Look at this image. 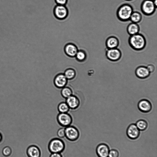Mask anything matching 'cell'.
Listing matches in <instances>:
<instances>
[{"label":"cell","mask_w":157,"mask_h":157,"mask_svg":"<svg viewBox=\"0 0 157 157\" xmlns=\"http://www.w3.org/2000/svg\"><path fill=\"white\" fill-rule=\"evenodd\" d=\"M154 3L155 5L157 7V0H153Z\"/></svg>","instance_id":"4dcf8cb0"},{"label":"cell","mask_w":157,"mask_h":157,"mask_svg":"<svg viewBox=\"0 0 157 157\" xmlns=\"http://www.w3.org/2000/svg\"><path fill=\"white\" fill-rule=\"evenodd\" d=\"M53 13L57 19L63 20L67 17L68 11L65 6L57 5L54 8Z\"/></svg>","instance_id":"8992f818"},{"label":"cell","mask_w":157,"mask_h":157,"mask_svg":"<svg viewBox=\"0 0 157 157\" xmlns=\"http://www.w3.org/2000/svg\"><path fill=\"white\" fill-rule=\"evenodd\" d=\"M133 8L130 4L124 3L120 5L117 9L116 15L121 21L126 22L129 21L133 12Z\"/></svg>","instance_id":"7a4b0ae2"},{"label":"cell","mask_w":157,"mask_h":157,"mask_svg":"<svg viewBox=\"0 0 157 157\" xmlns=\"http://www.w3.org/2000/svg\"><path fill=\"white\" fill-rule=\"evenodd\" d=\"M28 157H40L41 152L39 147L34 145L29 146L26 151Z\"/></svg>","instance_id":"2e32d148"},{"label":"cell","mask_w":157,"mask_h":157,"mask_svg":"<svg viewBox=\"0 0 157 157\" xmlns=\"http://www.w3.org/2000/svg\"><path fill=\"white\" fill-rule=\"evenodd\" d=\"M63 74L68 80H71L75 78L76 72L74 69L69 68L65 71Z\"/></svg>","instance_id":"ffe728a7"},{"label":"cell","mask_w":157,"mask_h":157,"mask_svg":"<svg viewBox=\"0 0 157 157\" xmlns=\"http://www.w3.org/2000/svg\"><path fill=\"white\" fill-rule=\"evenodd\" d=\"M109 151L108 146L103 143L99 144L96 149V153L98 157H108Z\"/></svg>","instance_id":"4fadbf2b"},{"label":"cell","mask_w":157,"mask_h":157,"mask_svg":"<svg viewBox=\"0 0 157 157\" xmlns=\"http://www.w3.org/2000/svg\"><path fill=\"white\" fill-rule=\"evenodd\" d=\"M119 154L118 151L114 149L109 151L108 157H118Z\"/></svg>","instance_id":"484cf974"},{"label":"cell","mask_w":157,"mask_h":157,"mask_svg":"<svg viewBox=\"0 0 157 157\" xmlns=\"http://www.w3.org/2000/svg\"><path fill=\"white\" fill-rule=\"evenodd\" d=\"M72 91L71 89L67 86H65L62 88L61 94L64 98H67L72 95Z\"/></svg>","instance_id":"44dd1931"},{"label":"cell","mask_w":157,"mask_h":157,"mask_svg":"<svg viewBox=\"0 0 157 157\" xmlns=\"http://www.w3.org/2000/svg\"><path fill=\"white\" fill-rule=\"evenodd\" d=\"M135 74L138 78L141 79H144L149 76L150 73L146 67L140 66L136 69Z\"/></svg>","instance_id":"e0dca14e"},{"label":"cell","mask_w":157,"mask_h":157,"mask_svg":"<svg viewBox=\"0 0 157 157\" xmlns=\"http://www.w3.org/2000/svg\"><path fill=\"white\" fill-rule=\"evenodd\" d=\"M66 102L70 109H75L77 108L80 105V101L76 96L72 95L66 98Z\"/></svg>","instance_id":"5bb4252c"},{"label":"cell","mask_w":157,"mask_h":157,"mask_svg":"<svg viewBox=\"0 0 157 157\" xmlns=\"http://www.w3.org/2000/svg\"><path fill=\"white\" fill-rule=\"evenodd\" d=\"M128 43L132 49L135 51H140L145 48L146 41L143 35L138 33L130 36L128 39Z\"/></svg>","instance_id":"6da1fadb"},{"label":"cell","mask_w":157,"mask_h":157,"mask_svg":"<svg viewBox=\"0 0 157 157\" xmlns=\"http://www.w3.org/2000/svg\"><path fill=\"white\" fill-rule=\"evenodd\" d=\"M65 137L68 140L73 141L79 138V132L78 129L73 126L70 125L65 128Z\"/></svg>","instance_id":"5b68a950"},{"label":"cell","mask_w":157,"mask_h":157,"mask_svg":"<svg viewBox=\"0 0 157 157\" xmlns=\"http://www.w3.org/2000/svg\"><path fill=\"white\" fill-rule=\"evenodd\" d=\"M2 140V136L1 133H0V142H1Z\"/></svg>","instance_id":"1f68e13d"},{"label":"cell","mask_w":157,"mask_h":157,"mask_svg":"<svg viewBox=\"0 0 157 157\" xmlns=\"http://www.w3.org/2000/svg\"><path fill=\"white\" fill-rule=\"evenodd\" d=\"M121 55V50L117 48L105 49V56L111 61L115 62L119 60Z\"/></svg>","instance_id":"ba28073f"},{"label":"cell","mask_w":157,"mask_h":157,"mask_svg":"<svg viewBox=\"0 0 157 157\" xmlns=\"http://www.w3.org/2000/svg\"><path fill=\"white\" fill-rule=\"evenodd\" d=\"M55 1L57 5L65 6L67 2V0H55Z\"/></svg>","instance_id":"83f0119b"},{"label":"cell","mask_w":157,"mask_h":157,"mask_svg":"<svg viewBox=\"0 0 157 157\" xmlns=\"http://www.w3.org/2000/svg\"><path fill=\"white\" fill-rule=\"evenodd\" d=\"M57 120L59 124L64 127L71 125L72 121L71 116L67 113H59L57 116Z\"/></svg>","instance_id":"52a82bcc"},{"label":"cell","mask_w":157,"mask_h":157,"mask_svg":"<svg viewBox=\"0 0 157 157\" xmlns=\"http://www.w3.org/2000/svg\"><path fill=\"white\" fill-rule=\"evenodd\" d=\"M68 80L63 73H59L56 75L54 79V83L57 88L61 89L66 86Z\"/></svg>","instance_id":"9c48e42d"},{"label":"cell","mask_w":157,"mask_h":157,"mask_svg":"<svg viewBox=\"0 0 157 157\" xmlns=\"http://www.w3.org/2000/svg\"><path fill=\"white\" fill-rule=\"evenodd\" d=\"M12 153V151L10 148L8 146L4 147L2 150V153L3 155L5 156H10Z\"/></svg>","instance_id":"d4e9b609"},{"label":"cell","mask_w":157,"mask_h":157,"mask_svg":"<svg viewBox=\"0 0 157 157\" xmlns=\"http://www.w3.org/2000/svg\"></svg>","instance_id":"836d02e7"},{"label":"cell","mask_w":157,"mask_h":157,"mask_svg":"<svg viewBox=\"0 0 157 157\" xmlns=\"http://www.w3.org/2000/svg\"><path fill=\"white\" fill-rule=\"evenodd\" d=\"M136 124L138 129L140 131L145 130L147 128L148 126L147 121L142 119L137 121Z\"/></svg>","instance_id":"cb8c5ba5"},{"label":"cell","mask_w":157,"mask_h":157,"mask_svg":"<svg viewBox=\"0 0 157 157\" xmlns=\"http://www.w3.org/2000/svg\"><path fill=\"white\" fill-rule=\"evenodd\" d=\"M140 30V26L137 23L132 22L127 27V32L130 36L139 33Z\"/></svg>","instance_id":"ac0fdd59"},{"label":"cell","mask_w":157,"mask_h":157,"mask_svg":"<svg viewBox=\"0 0 157 157\" xmlns=\"http://www.w3.org/2000/svg\"><path fill=\"white\" fill-rule=\"evenodd\" d=\"M49 157H63L60 153H52Z\"/></svg>","instance_id":"f546056e"},{"label":"cell","mask_w":157,"mask_h":157,"mask_svg":"<svg viewBox=\"0 0 157 157\" xmlns=\"http://www.w3.org/2000/svg\"><path fill=\"white\" fill-rule=\"evenodd\" d=\"M157 8L154 5L153 0H144L141 3L140 9L144 15L150 16L152 15Z\"/></svg>","instance_id":"277c9868"},{"label":"cell","mask_w":157,"mask_h":157,"mask_svg":"<svg viewBox=\"0 0 157 157\" xmlns=\"http://www.w3.org/2000/svg\"><path fill=\"white\" fill-rule=\"evenodd\" d=\"M142 18V15L140 12L133 11L130 16L129 20L132 22L137 24L141 21Z\"/></svg>","instance_id":"d6986e66"},{"label":"cell","mask_w":157,"mask_h":157,"mask_svg":"<svg viewBox=\"0 0 157 157\" xmlns=\"http://www.w3.org/2000/svg\"><path fill=\"white\" fill-rule=\"evenodd\" d=\"M138 107L139 110L144 113L150 111L152 108L151 103L149 101L145 99L140 100L138 104Z\"/></svg>","instance_id":"7c38bea8"},{"label":"cell","mask_w":157,"mask_h":157,"mask_svg":"<svg viewBox=\"0 0 157 157\" xmlns=\"http://www.w3.org/2000/svg\"><path fill=\"white\" fill-rule=\"evenodd\" d=\"M128 136L130 139L134 140L137 138L140 135V130L136 124H132L128 127L126 131Z\"/></svg>","instance_id":"30bf717a"},{"label":"cell","mask_w":157,"mask_h":157,"mask_svg":"<svg viewBox=\"0 0 157 157\" xmlns=\"http://www.w3.org/2000/svg\"><path fill=\"white\" fill-rule=\"evenodd\" d=\"M125 0V1H129H129H133V0Z\"/></svg>","instance_id":"d6a6232c"},{"label":"cell","mask_w":157,"mask_h":157,"mask_svg":"<svg viewBox=\"0 0 157 157\" xmlns=\"http://www.w3.org/2000/svg\"><path fill=\"white\" fill-rule=\"evenodd\" d=\"M64 51L67 56L73 58L75 57L78 49L75 44L71 43H69L65 45Z\"/></svg>","instance_id":"8fae6325"},{"label":"cell","mask_w":157,"mask_h":157,"mask_svg":"<svg viewBox=\"0 0 157 157\" xmlns=\"http://www.w3.org/2000/svg\"><path fill=\"white\" fill-rule=\"evenodd\" d=\"M57 109L59 113H67L70 109L66 102H62L59 103Z\"/></svg>","instance_id":"7402d4cb"},{"label":"cell","mask_w":157,"mask_h":157,"mask_svg":"<svg viewBox=\"0 0 157 157\" xmlns=\"http://www.w3.org/2000/svg\"><path fill=\"white\" fill-rule=\"evenodd\" d=\"M57 135L60 138H63L65 137V128H62L59 129L57 132Z\"/></svg>","instance_id":"4316f807"},{"label":"cell","mask_w":157,"mask_h":157,"mask_svg":"<svg viewBox=\"0 0 157 157\" xmlns=\"http://www.w3.org/2000/svg\"><path fill=\"white\" fill-rule=\"evenodd\" d=\"M150 73L153 72L155 70V66L152 64H149L147 67Z\"/></svg>","instance_id":"f1b7e54d"},{"label":"cell","mask_w":157,"mask_h":157,"mask_svg":"<svg viewBox=\"0 0 157 157\" xmlns=\"http://www.w3.org/2000/svg\"><path fill=\"white\" fill-rule=\"evenodd\" d=\"M65 144L63 141L58 138L51 140L48 145V149L51 153H61L64 150Z\"/></svg>","instance_id":"3957f363"},{"label":"cell","mask_w":157,"mask_h":157,"mask_svg":"<svg viewBox=\"0 0 157 157\" xmlns=\"http://www.w3.org/2000/svg\"><path fill=\"white\" fill-rule=\"evenodd\" d=\"M86 53L84 50H78L75 57L78 61L83 62L86 60Z\"/></svg>","instance_id":"603a6c76"},{"label":"cell","mask_w":157,"mask_h":157,"mask_svg":"<svg viewBox=\"0 0 157 157\" xmlns=\"http://www.w3.org/2000/svg\"><path fill=\"white\" fill-rule=\"evenodd\" d=\"M118 39L114 36H111L106 39L105 44L107 48L111 49L117 48L119 45Z\"/></svg>","instance_id":"9a60e30c"}]
</instances>
